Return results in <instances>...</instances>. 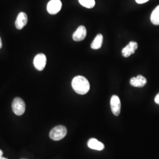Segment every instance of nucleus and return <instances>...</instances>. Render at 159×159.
Segmentation results:
<instances>
[{"instance_id":"15","label":"nucleus","mask_w":159,"mask_h":159,"mask_svg":"<svg viewBox=\"0 0 159 159\" xmlns=\"http://www.w3.org/2000/svg\"><path fill=\"white\" fill-rule=\"evenodd\" d=\"M149 0H136L137 3L138 4H144L145 2H147Z\"/></svg>"},{"instance_id":"5","label":"nucleus","mask_w":159,"mask_h":159,"mask_svg":"<svg viewBox=\"0 0 159 159\" xmlns=\"http://www.w3.org/2000/svg\"><path fill=\"white\" fill-rule=\"evenodd\" d=\"M47 63V58L45 54L43 53L38 54L34 57V67L39 71H43L46 67Z\"/></svg>"},{"instance_id":"14","label":"nucleus","mask_w":159,"mask_h":159,"mask_svg":"<svg viewBox=\"0 0 159 159\" xmlns=\"http://www.w3.org/2000/svg\"><path fill=\"white\" fill-rule=\"evenodd\" d=\"M81 6L87 8H93L96 4L94 0H79Z\"/></svg>"},{"instance_id":"16","label":"nucleus","mask_w":159,"mask_h":159,"mask_svg":"<svg viewBox=\"0 0 159 159\" xmlns=\"http://www.w3.org/2000/svg\"><path fill=\"white\" fill-rule=\"evenodd\" d=\"M154 101H155V102H156V104H159V93L156 96V97H155Z\"/></svg>"},{"instance_id":"2","label":"nucleus","mask_w":159,"mask_h":159,"mask_svg":"<svg viewBox=\"0 0 159 159\" xmlns=\"http://www.w3.org/2000/svg\"><path fill=\"white\" fill-rule=\"evenodd\" d=\"M67 129L63 125H58L53 128L50 133V137L52 140L58 141L67 135Z\"/></svg>"},{"instance_id":"7","label":"nucleus","mask_w":159,"mask_h":159,"mask_svg":"<svg viewBox=\"0 0 159 159\" xmlns=\"http://www.w3.org/2000/svg\"><path fill=\"white\" fill-rule=\"evenodd\" d=\"M138 48V44L136 41H130L125 48H123L121 53L122 56L125 57H129L131 54H133Z\"/></svg>"},{"instance_id":"8","label":"nucleus","mask_w":159,"mask_h":159,"mask_svg":"<svg viewBox=\"0 0 159 159\" xmlns=\"http://www.w3.org/2000/svg\"><path fill=\"white\" fill-rule=\"evenodd\" d=\"M28 22V17L25 12H21L17 16V19L15 23L16 27L18 30L23 29Z\"/></svg>"},{"instance_id":"6","label":"nucleus","mask_w":159,"mask_h":159,"mask_svg":"<svg viewBox=\"0 0 159 159\" xmlns=\"http://www.w3.org/2000/svg\"><path fill=\"white\" fill-rule=\"evenodd\" d=\"M110 106L113 114L116 116H118L120 113L121 110V102L119 97L116 95L111 97Z\"/></svg>"},{"instance_id":"19","label":"nucleus","mask_w":159,"mask_h":159,"mask_svg":"<svg viewBox=\"0 0 159 159\" xmlns=\"http://www.w3.org/2000/svg\"><path fill=\"white\" fill-rule=\"evenodd\" d=\"M0 159H7V158H5V157H2H2H0Z\"/></svg>"},{"instance_id":"13","label":"nucleus","mask_w":159,"mask_h":159,"mask_svg":"<svg viewBox=\"0 0 159 159\" xmlns=\"http://www.w3.org/2000/svg\"><path fill=\"white\" fill-rule=\"evenodd\" d=\"M150 20L152 23L154 25H159V6H157L152 12L150 17Z\"/></svg>"},{"instance_id":"10","label":"nucleus","mask_w":159,"mask_h":159,"mask_svg":"<svg viewBox=\"0 0 159 159\" xmlns=\"http://www.w3.org/2000/svg\"><path fill=\"white\" fill-rule=\"evenodd\" d=\"M131 85L135 87H143L146 84L147 80L141 75H139L136 77H132L130 81Z\"/></svg>"},{"instance_id":"12","label":"nucleus","mask_w":159,"mask_h":159,"mask_svg":"<svg viewBox=\"0 0 159 159\" xmlns=\"http://www.w3.org/2000/svg\"><path fill=\"white\" fill-rule=\"evenodd\" d=\"M102 41H103V36L102 34H98L91 43V48L94 50H97L100 48L102 46Z\"/></svg>"},{"instance_id":"1","label":"nucleus","mask_w":159,"mask_h":159,"mask_svg":"<svg viewBox=\"0 0 159 159\" xmlns=\"http://www.w3.org/2000/svg\"><path fill=\"white\" fill-rule=\"evenodd\" d=\"M71 85L74 91L81 95L87 94L90 90V83L88 80L81 75L74 77L72 80Z\"/></svg>"},{"instance_id":"4","label":"nucleus","mask_w":159,"mask_h":159,"mask_svg":"<svg viewBox=\"0 0 159 159\" xmlns=\"http://www.w3.org/2000/svg\"><path fill=\"white\" fill-rule=\"evenodd\" d=\"M61 7L62 3L60 0H51L47 4V10L49 14L54 15L61 10Z\"/></svg>"},{"instance_id":"3","label":"nucleus","mask_w":159,"mask_h":159,"mask_svg":"<svg viewBox=\"0 0 159 159\" xmlns=\"http://www.w3.org/2000/svg\"><path fill=\"white\" fill-rule=\"evenodd\" d=\"M12 109L17 116H21L25 112V104L21 98L17 97L12 102Z\"/></svg>"},{"instance_id":"11","label":"nucleus","mask_w":159,"mask_h":159,"mask_svg":"<svg viewBox=\"0 0 159 159\" xmlns=\"http://www.w3.org/2000/svg\"><path fill=\"white\" fill-rule=\"evenodd\" d=\"M88 146L91 149L98 151L102 150L104 148V145L96 139H90L88 142Z\"/></svg>"},{"instance_id":"17","label":"nucleus","mask_w":159,"mask_h":159,"mask_svg":"<svg viewBox=\"0 0 159 159\" xmlns=\"http://www.w3.org/2000/svg\"><path fill=\"white\" fill-rule=\"evenodd\" d=\"M2 46V41H1V37H0V48H1Z\"/></svg>"},{"instance_id":"9","label":"nucleus","mask_w":159,"mask_h":159,"mask_svg":"<svg viewBox=\"0 0 159 159\" xmlns=\"http://www.w3.org/2000/svg\"><path fill=\"white\" fill-rule=\"evenodd\" d=\"M87 35V30L85 27L80 25L73 35V39L75 41H81L84 40Z\"/></svg>"},{"instance_id":"18","label":"nucleus","mask_w":159,"mask_h":159,"mask_svg":"<svg viewBox=\"0 0 159 159\" xmlns=\"http://www.w3.org/2000/svg\"><path fill=\"white\" fill-rule=\"evenodd\" d=\"M2 154H3V152H2V151L1 150H0V157L2 156Z\"/></svg>"}]
</instances>
